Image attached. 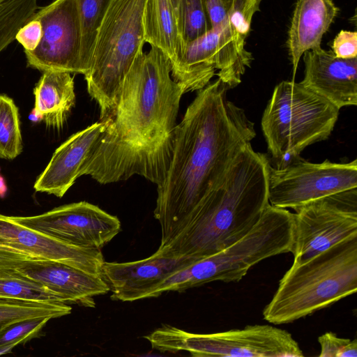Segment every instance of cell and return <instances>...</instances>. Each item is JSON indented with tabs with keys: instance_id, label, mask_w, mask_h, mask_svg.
Returning <instances> with one entry per match:
<instances>
[{
	"instance_id": "obj_19",
	"label": "cell",
	"mask_w": 357,
	"mask_h": 357,
	"mask_svg": "<svg viewBox=\"0 0 357 357\" xmlns=\"http://www.w3.org/2000/svg\"><path fill=\"white\" fill-rule=\"evenodd\" d=\"M33 94V115L47 127L61 129L75 103L74 80L70 73L44 71Z\"/></svg>"
},
{
	"instance_id": "obj_1",
	"label": "cell",
	"mask_w": 357,
	"mask_h": 357,
	"mask_svg": "<svg viewBox=\"0 0 357 357\" xmlns=\"http://www.w3.org/2000/svg\"><path fill=\"white\" fill-rule=\"evenodd\" d=\"M184 86L174 80L168 58L155 47L140 52L126 76L106 128L84 167L101 184L134 175L158 185L171 161ZM102 121V120H101Z\"/></svg>"
},
{
	"instance_id": "obj_30",
	"label": "cell",
	"mask_w": 357,
	"mask_h": 357,
	"mask_svg": "<svg viewBox=\"0 0 357 357\" xmlns=\"http://www.w3.org/2000/svg\"><path fill=\"white\" fill-rule=\"evenodd\" d=\"M321 347L320 357H356L357 340L342 338L327 332L318 337Z\"/></svg>"
},
{
	"instance_id": "obj_29",
	"label": "cell",
	"mask_w": 357,
	"mask_h": 357,
	"mask_svg": "<svg viewBox=\"0 0 357 357\" xmlns=\"http://www.w3.org/2000/svg\"><path fill=\"white\" fill-rule=\"evenodd\" d=\"M50 319L49 317L35 318L11 326L0 335V346L10 344L18 345L38 337Z\"/></svg>"
},
{
	"instance_id": "obj_37",
	"label": "cell",
	"mask_w": 357,
	"mask_h": 357,
	"mask_svg": "<svg viewBox=\"0 0 357 357\" xmlns=\"http://www.w3.org/2000/svg\"><path fill=\"white\" fill-rule=\"evenodd\" d=\"M16 346L17 345L15 344L1 345L0 346V355L10 353L12 351V349Z\"/></svg>"
},
{
	"instance_id": "obj_4",
	"label": "cell",
	"mask_w": 357,
	"mask_h": 357,
	"mask_svg": "<svg viewBox=\"0 0 357 357\" xmlns=\"http://www.w3.org/2000/svg\"><path fill=\"white\" fill-rule=\"evenodd\" d=\"M357 290V237L308 260L292 264L263 310L266 321L291 323L326 308Z\"/></svg>"
},
{
	"instance_id": "obj_16",
	"label": "cell",
	"mask_w": 357,
	"mask_h": 357,
	"mask_svg": "<svg viewBox=\"0 0 357 357\" xmlns=\"http://www.w3.org/2000/svg\"><path fill=\"white\" fill-rule=\"evenodd\" d=\"M303 56V86L340 109L357 105V57L337 58L321 47L307 51Z\"/></svg>"
},
{
	"instance_id": "obj_22",
	"label": "cell",
	"mask_w": 357,
	"mask_h": 357,
	"mask_svg": "<svg viewBox=\"0 0 357 357\" xmlns=\"http://www.w3.org/2000/svg\"><path fill=\"white\" fill-rule=\"evenodd\" d=\"M72 307L61 302L0 298V335L11 326L35 318H59L71 313Z\"/></svg>"
},
{
	"instance_id": "obj_7",
	"label": "cell",
	"mask_w": 357,
	"mask_h": 357,
	"mask_svg": "<svg viewBox=\"0 0 357 357\" xmlns=\"http://www.w3.org/2000/svg\"><path fill=\"white\" fill-rule=\"evenodd\" d=\"M144 3L113 0L98 31L84 77L89 94L99 106L100 120L114 107L126 76L143 50Z\"/></svg>"
},
{
	"instance_id": "obj_14",
	"label": "cell",
	"mask_w": 357,
	"mask_h": 357,
	"mask_svg": "<svg viewBox=\"0 0 357 357\" xmlns=\"http://www.w3.org/2000/svg\"><path fill=\"white\" fill-rule=\"evenodd\" d=\"M195 261L186 257L163 256L156 251L141 260L105 261L102 278L109 287L112 300L135 301L149 298L168 276Z\"/></svg>"
},
{
	"instance_id": "obj_13",
	"label": "cell",
	"mask_w": 357,
	"mask_h": 357,
	"mask_svg": "<svg viewBox=\"0 0 357 357\" xmlns=\"http://www.w3.org/2000/svg\"><path fill=\"white\" fill-rule=\"evenodd\" d=\"M0 241L37 259L60 262L102 277L105 261L101 250L66 243L1 213Z\"/></svg>"
},
{
	"instance_id": "obj_12",
	"label": "cell",
	"mask_w": 357,
	"mask_h": 357,
	"mask_svg": "<svg viewBox=\"0 0 357 357\" xmlns=\"http://www.w3.org/2000/svg\"><path fill=\"white\" fill-rule=\"evenodd\" d=\"M19 224L75 246L101 250L121 231L116 216L86 202L33 216H9Z\"/></svg>"
},
{
	"instance_id": "obj_17",
	"label": "cell",
	"mask_w": 357,
	"mask_h": 357,
	"mask_svg": "<svg viewBox=\"0 0 357 357\" xmlns=\"http://www.w3.org/2000/svg\"><path fill=\"white\" fill-rule=\"evenodd\" d=\"M16 271L40 283L56 294L61 302L68 305L94 307V297L109 291L102 277L60 262L31 260Z\"/></svg>"
},
{
	"instance_id": "obj_8",
	"label": "cell",
	"mask_w": 357,
	"mask_h": 357,
	"mask_svg": "<svg viewBox=\"0 0 357 357\" xmlns=\"http://www.w3.org/2000/svg\"><path fill=\"white\" fill-rule=\"evenodd\" d=\"M160 351H186L196 357H302L298 342L288 331L268 324L198 334L165 324L144 337Z\"/></svg>"
},
{
	"instance_id": "obj_34",
	"label": "cell",
	"mask_w": 357,
	"mask_h": 357,
	"mask_svg": "<svg viewBox=\"0 0 357 357\" xmlns=\"http://www.w3.org/2000/svg\"><path fill=\"white\" fill-rule=\"evenodd\" d=\"M31 260L41 259L26 255L0 251V270L16 269Z\"/></svg>"
},
{
	"instance_id": "obj_38",
	"label": "cell",
	"mask_w": 357,
	"mask_h": 357,
	"mask_svg": "<svg viewBox=\"0 0 357 357\" xmlns=\"http://www.w3.org/2000/svg\"><path fill=\"white\" fill-rule=\"evenodd\" d=\"M171 2L174 8V10L176 11V17H177V14H178V6H179V3H180V0H171Z\"/></svg>"
},
{
	"instance_id": "obj_6",
	"label": "cell",
	"mask_w": 357,
	"mask_h": 357,
	"mask_svg": "<svg viewBox=\"0 0 357 357\" xmlns=\"http://www.w3.org/2000/svg\"><path fill=\"white\" fill-rule=\"evenodd\" d=\"M340 109L294 80L275 87L261 118L268 150L277 166L300 157L308 146L328 138Z\"/></svg>"
},
{
	"instance_id": "obj_26",
	"label": "cell",
	"mask_w": 357,
	"mask_h": 357,
	"mask_svg": "<svg viewBox=\"0 0 357 357\" xmlns=\"http://www.w3.org/2000/svg\"><path fill=\"white\" fill-rule=\"evenodd\" d=\"M22 151L18 109L12 98L0 94V158L13 160Z\"/></svg>"
},
{
	"instance_id": "obj_18",
	"label": "cell",
	"mask_w": 357,
	"mask_h": 357,
	"mask_svg": "<svg viewBox=\"0 0 357 357\" xmlns=\"http://www.w3.org/2000/svg\"><path fill=\"white\" fill-rule=\"evenodd\" d=\"M339 12L332 0H297L288 31L287 47L294 79L303 54L321 47L322 37Z\"/></svg>"
},
{
	"instance_id": "obj_15",
	"label": "cell",
	"mask_w": 357,
	"mask_h": 357,
	"mask_svg": "<svg viewBox=\"0 0 357 357\" xmlns=\"http://www.w3.org/2000/svg\"><path fill=\"white\" fill-rule=\"evenodd\" d=\"M106 128L103 120L71 135L54 152L49 163L36 179V191L62 197L82 176Z\"/></svg>"
},
{
	"instance_id": "obj_20",
	"label": "cell",
	"mask_w": 357,
	"mask_h": 357,
	"mask_svg": "<svg viewBox=\"0 0 357 357\" xmlns=\"http://www.w3.org/2000/svg\"><path fill=\"white\" fill-rule=\"evenodd\" d=\"M218 29H211L185 45L171 75L186 92L204 88L214 76L218 66Z\"/></svg>"
},
{
	"instance_id": "obj_11",
	"label": "cell",
	"mask_w": 357,
	"mask_h": 357,
	"mask_svg": "<svg viewBox=\"0 0 357 357\" xmlns=\"http://www.w3.org/2000/svg\"><path fill=\"white\" fill-rule=\"evenodd\" d=\"M43 36L38 47L24 52L28 65L40 71L59 70L83 74L82 28L77 0H55L34 17Z\"/></svg>"
},
{
	"instance_id": "obj_10",
	"label": "cell",
	"mask_w": 357,
	"mask_h": 357,
	"mask_svg": "<svg viewBox=\"0 0 357 357\" xmlns=\"http://www.w3.org/2000/svg\"><path fill=\"white\" fill-rule=\"evenodd\" d=\"M357 188L310 203L294 213V265L357 237Z\"/></svg>"
},
{
	"instance_id": "obj_25",
	"label": "cell",
	"mask_w": 357,
	"mask_h": 357,
	"mask_svg": "<svg viewBox=\"0 0 357 357\" xmlns=\"http://www.w3.org/2000/svg\"><path fill=\"white\" fill-rule=\"evenodd\" d=\"M38 0H0V53L14 40L17 31L31 20Z\"/></svg>"
},
{
	"instance_id": "obj_33",
	"label": "cell",
	"mask_w": 357,
	"mask_h": 357,
	"mask_svg": "<svg viewBox=\"0 0 357 357\" xmlns=\"http://www.w3.org/2000/svg\"><path fill=\"white\" fill-rule=\"evenodd\" d=\"M211 29L228 22L231 0H202Z\"/></svg>"
},
{
	"instance_id": "obj_3",
	"label": "cell",
	"mask_w": 357,
	"mask_h": 357,
	"mask_svg": "<svg viewBox=\"0 0 357 357\" xmlns=\"http://www.w3.org/2000/svg\"><path fill=\"white\" fill-rule=\"evenodd\" d=\"M270 168L266 155L254 151L251 144L246 146L181 232L157 252L163 256L199 260L243 238L270 204Z\"/></svg>"
},
{
	"instance_id": "obj_24",
	"label": "cell",
	"mask_w": 357,
	"mask_h": 357,
	"mask_svg": "<svg viewBox=\"0 0 357 357\" xmlns=\"http://www.w3.org/2000/svg\"><path fill=\"white\" fill-rule=\"evenodd\" d=\"M0 298L61 302L54 292L16 269L0 270Z\"/></svg>"
},
{
	"instance_id": "obj_35",
	"label": "cell",
	"mask_w": 357,
	"mask_h": 357,
	"mask_svg": "<svg viewBox=\"0 0 357 357\" xmlns=\"http://www.w3.org/2000/svg\"><path fill=\"white\" fill-rule=\"evenodd\" d=\"M0 251H5V252H8L22 254V255H26L31 256L27 253H25V252L18 250L17 248L10 245L5 243L1 241H0ZM31 257H33V256H31Z\"/></svg>"
},
{
	"instance_id": "obj_28",
	"label": "cell",
	"mask_w": 357,
	"mask_h": 357,
	"mask_svg": "<svg viewBox=\"0 0 357 357\" xmlns=\"http://www.w3.org/2000/svg\"><path fill=\"white\" fill-rule=\"evenodd\" d=\"M262 0H231L228 21L234 31L245 39L250 31L252 17L259 10Z\"/></svg>"
},
{
	"instance_id": "obj_27",
	"label": "cell",
	"mask_w": 357,
	"mask_h": 357,
	"mask_svg": "<svg viewBox=\"0 0 357 357\" xmlns=\"http://www.w3.org/2000/svg\"><path fill=\"white\" fill-rule=\"evenodd\" d=\"M177 20L185 45L211 29L202 0H180Z\"/></svg>"
},
{
	"instance_id": "obj_31",
	"label": "cell",
	"mask_w": 357,
	"mask_h": 357,
	"mask_svg": "<svg viewBox=\"0 0 357 357\" xmlns=\"http://www.w3.org/2000/svg\"><path fill=\"white\" fill-rule=\"evenodd\" d=\"M332 52L340 59H354L357 57V33L341 30L333 39Z\"/></svg>"
},
{
	"instance_id": "obj_32",
	"label": "cell",
	"mask_w": 357,
	"mask_h": 357,
	"mask_svg": "<svg viewBox=\"0 0 357 357\" xmlns=\"http://www.w3.org/2000/svg\"><path fill=\"white\" fill-rule=\"evenodd\" d=\"M42 36L41 24L33 17L20 29L15 36V40L22 45L24 52H30L38 47Z\"/></svg>"
},
{
	"instance_id": "obj_9",
	"label": "cell",
	"mask_w": 357,
	"mask_h": 357,
	"mask_svg": "<svg viewBox=\"0 0 357 357\" xmlns=\"http://www.w3.org/2000/svg\"><path fill=\"white\" fill-rule=\"evenodd\" d=\"M357 188V160L313 163L298 157L273 168L268 176L269 204L294 211L317 200Z\"/></svg>"
},
{
	"instance_id": "obj_21",
	"label": "cell",
	"mask_w": 357,
	"mask_h": 357,
	"mask_svg": "<svg viewBox=\"0 0 357 357\" xmlns=\"http://www.w3.org/2000/svg\"><path fill=\"white\" fill-rule=\"evenodd\" d=\"M145 43L157 47L168 58L171 70L176 65L185 45L171 0H145L143 11Z\"/></svg>"
},
{
	"instance_id": "obj_36",
	"label": "cell",
	"mask_w": 357,
	"mask_h": 357,
	"mask_svg": "<svg viewBox=\"0 0 357 357\" xmlns=\"http://www.w3.org/2000/svg\"><path fill=\"white\" fill-rule=\"evenodd\" d=\"M6 181L0 174V198H4L7 192Z\"/></svg>"
},
{
	"instance_id": "obj_2",
	"label": "cell",
	"mask_w": 357,
	"mask_h": 357,
	"mask_svg": "<svg viewBox=\"0 0 357 357\" xmlns=\"http://www.w3.org/2000/svg\"><path fill=\"white\" fill-rule=\"evenodd\" d=\"M219 78L197 91L176 125L173 152L158 185L154 217L164 246L185 227L190 215L220 182L239 153L256 136L245 111L227 98Z\"/></svg>"
},
{
	"instance_id": "obj_5",
	"label": "cell",
	"mask_w": 357,
	"mask_h": 357,
	"mask_svg": "<svg viewBox=\"0 0 357 357\" xmlns=\"http://www.w3.org/2000/svg\"><path fill=\"white\" fill-rule=\"evenodd\" d=\"M293 229L294 213L269 204L257 225L243 238L174 272L149 297H158L167 291H181L214 281H239L260 261L291 252Z\"/></svg>"
},
{
	"instance_id": "obj_23",
	"label": "cell",
	"mask_w": 357,
	"mask_h": 357,
	"mask_svg": "<svg viewBox=\"0 0 357 357\" xmlns=\"http://www.w3.org/2000/svg\"><path fill=\"white\" fill-rule=\"evenodd\" d=\"M82 28L81 61L83 75L90 70L96 38L113 0H77Z\"/></svg>"
}]
</instances>
